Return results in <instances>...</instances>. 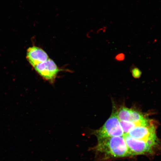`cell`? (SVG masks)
Wrapping results in <instances>:
<instances>
[{"instance_id":"6da1fadb","label":"cell","mask_w":161,"mask_h":161,"mask_svg":"<svg viewBox=\"0 0 161 161\" xmlns=\"http://www.w3.org/2000/svg\"><path fill=\"white\" fill-rule=\"evenodd\" d=\"M103 159L132 156L126 145L124 136L111 137L98 140L92 149Z\"/></svg>"},{"instance_id":"7a4b0ae2","label":"cell","mask_w":161,"mask_h":161,"mask_svg":"<svg viewBox=\"0 0 161 161\" xmlns=\"http://www.w3.org/2000/svg\"><path fill=\"white\" fill-rule=\"evenodd\" d=\"M113 106L112 114L105 124L99 129L92 132V134L96 137L97 140L124 135L120 121L117 116V109L114 103L113 104Z\"/></svg>"},{"instance_id":"3957f363","label":"cell","mask_w":161,"mask_h":161,"mask_svg":"<svg viewBox=\"0 0 161 161\" xmlns=\"http://www.w3.org/2000/svg\"><path fill=\"white\" fill-rule=\"evenodd\" d=\"M127 134L132 138L144 141L153 148L158 143L156 128L153 124L147 126L136 127Z\"/></svg>"},{"instance_id":"277c9868","label":"cell","mask_w":161,"mask_h":161,"mask_svg":"<svg viewBox=\"0 0 161 161\" xmlns=\"http://www.w3.org/2000/svg\"><path fill=\"white\" fill-rule=\"evenodd\" d=\"M43 79L53 83L60 70L55 62L50 58L34 68Z\"/></svg>"},{"instance_id":"5b68a950","label":"cell","mask_w":161,"mask_h":161,"mask_svg":"<svg viewBox=\"0 0 161 161\" xmlns=\"http://www.w3.org/2000/svg\"><path fill=\"white\" fill-rule=\"evenodd\" d=\"M124 137L132 156L152 154L153 147L142 140L131 137L128 134Z\"/></svg>"},{"instance_id":"8992f818","label":"cell","mask_w":161,"mask_h":161,"mask_svg":"<svg viewBox=\"0 0 161 161\" xmlns=\"http://www.w3.org/2000/svg\"><path fill=\"white\" fill-rule=\"evenodd\" d=\"M117 116L120 121L134 123L142 122L148 119L139 111L124 106L117 109Z\"/></svg>"},{"instance_id":"52a82bcc","label":"cell","mask_w":161,"mask_h":161,"mask_svg":"<svg viewBox=\"0 0 161 161\" xmlns=\"http://www.w3.org/2000/svg\"><path fill=\"white\" fill-rule=\"evenodd\" d=\"M26 58L33 68L49 59V55L45 50L35 46L28 48Z\"/></svg>"},{"instance_id":"ba28073f","label":"cell","mask_w":161,"mask_h":161,"mask_svg":"<svg viewBox=\"0 0 161 161\" xmlns=\"http://www.w3.org/2000/svg\"><path fill=\"white\" fill-rule=\"evenodd\" d=\"M131 73L133 76L135 78H138L140 77L142 72L137 68H134L132 70Z\"/></svg>"}]
</instances>
